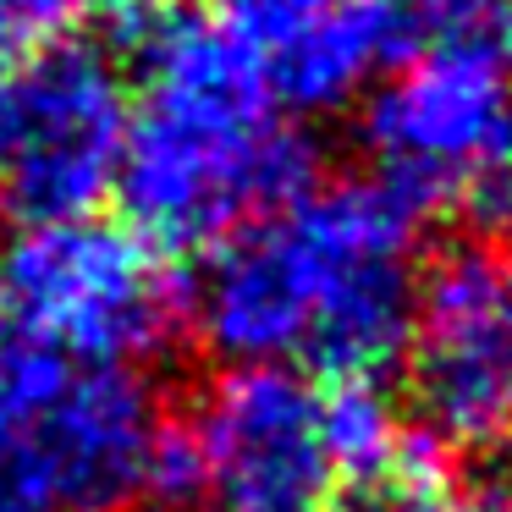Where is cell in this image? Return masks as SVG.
I'll return each mask as SVG.
<instances>
[{
	"instance_id": "obj_1",
	"label": "cell",
	"mask_w": 512,
	"mask_h": 512,
	"mask_svg": "<svg viewBox=\"0 0 512 512\" xmlns=\"http://www.w3.org/2000/svg\"><path fill=\"white\" fill-rule=\"evenodd\" d=\"M419 210L380 177L292 193L210 243L182 314L226 364H314L380 380L408 347Z\"/></svg>"
},
{
	"instance_id": "obj_2",
	"label": "cell",
	"mask_w": 512,
	"mask_h": 512,
	"mask_svg": "<svg viewBox=\"0 0 512 512\" xmlns=\"http://www.w3.org/2000/svg\"><path fill=\"white\" fill-rule=\"evenodd\" d=\"M138 105L116 199L149 248H210L314 182V149L259 89L215 12L138 17Z\"/></svg>"
},
{
	"instance_id": "obj_3",
	"label": "cell",
	"mask_w": 512,
	"mask_h": 512,
	"mask_svg": "<svg viewBox=\"0 0 512 512\" xmlns=\"http://www.w3.org/2000/svg\"><path fill=\"white\" fill-rule=\"evenodd\" d=\"M166 430L133 364H72L0 336V512H122Z\"/></svg>"
},
{
	"instance_id": "obj_4",
	"label": "cell",
	"mask_w": 512,
	"mask_h": 512,
	"mask_svg": "<svg viewBox=\"0 0 512 512\" xmlns=\"http://www.w3.org/2000/svg\"><path fill=\"white\" fill-rule=\"evenodd\" d=\"M380 182L413 210H463L512 232V45L441 39L397 56L364 105Z\"/></svg>"
},
{
	"instance_id": "obj_5",
	"label": "cell",
	"mask_w": 512,
	"mask_h": 512,
	"mask_svg": "<svg viewBox=\"0 0 512 512\" xmlns=\"http://www.w3.org/2000/svg\"><path fill=\"white\" fill-rule=\"evenodd\" d=\"M0 309L17 336L72 364L155 358L182 320L160 248L94 215L17 226L0 254Z\"/></svg>"
},
{
	"instance_id": "obj_6",
	"label": "cell",
	"mask_w": 512,
	"mask_h": 512,
	"mask_svg": "<svg viewBox=\"0 0 512 512\" xmlns=\"http://www.w3.org/2000/svg\"><path fill=\"white\" fill-rule=\"evenodd\" d=\"M127 89L89 45L0 61V215L17 226L94 215L116 188Z\"/></svg>"
},
{
	"instance_id": "obj_7",
	"label": "cell",
	"mask_w": 512,
	"mask_h": 512,
	"mask_svg": "<svg viewBox=\"0 0 512 512\" xmlns=\"http://www.w3.org/2000/svg\"><path fill=\"white\" fill-rule=\"evenodd\" d=\"M408 380L424 430L452 452H512V243L468 237L413 292Z\"/></svg>"
},
{
	"instance_id": "obj_8",
	"label": "cell",
	"mask_w": 512,
	"mask_h": 512,
	"mask_svg": "<svg viewBox=\"0 0 512 512\" xmlns=\"http://www.w3.org/2000/svg\"><path fill=\"white\" fill-rule=\"evenodd\" d=\"M204 501L215 512H325L336 457L325 391L298 364H232L193 413Z\"/></svg>"
},
{
	"instance_id": "obj_9",
	"label": "cell",
	"mask_w": 512,
	"mask_h": 512,
	"mask_svg": "<svg viewBox=\"0 0 512 512\" xmlns=\"http://www.w3.org/2000/svg\"><path fill=\"white\" fill-rule=\"evenodd\" d=\"M210 12L281 116L342 111L408 50L397 0H215Z\"/></svg>"
},
{
	"instance_id": "obj_10",
	"label": "cell",
	"mask_w": 512,
	"mask_h": 512,
	"mask_svg": "<svg viewBox=\"0 0 512 512\" xmlns=\"http://www.w3.org/2000/svg\"><path fill=\"white\" fill-rule=\"evenodd\" d=\"M457 501L463 496H457L441 452L408 435L391 457L358 468V474H342L325 512H457Z\"/></svg>"
},
{
	"instance_id": "obj_11",
	"label": "cell",
	"mask_w": 512,
	"mask_h": 512,
	"mask_svg": "<svg viewBox=\"0 0 512 512\" xmlns=\"http://www.w3.org/2000/svg\"><path fill=\"white\" fill-rule=\"evenodd\" d=\"M325 441H331L336 479H342L391 457L408 441V430H402L397 408L386 402V391L375 380H342L336 391H325Z\"/></svg>"
},
{
	"instance_id": "obj_12",
	"label": "cell",
	"mask_w": 512,
	"mask_h": 512,
	"mask_svg": "<svg viewBox=\"0 0 512 512\" xmlns=\"http://www.w3.org/2000/svg\"><path fill=\"white\" fill-rule=\"evenodd\" d=\"M397 23H402V45L408 50L441 45V39L512 45V0H397Z\"/></svg>"
},
{
	"instance_id": "obj_13",
	"label": "cell",
	"mask_w": 512,
	"mask_h": 512,
	"mask_svg": "<svg viewBox=\"0 0 512 512\" xmlns=\"http://www.w3.org/2000/svg\"><path fill=\"white\" fill-rule=\"evenodd\" d=\"M100 0H0V61H28L72 45Z\"/></svg>"
},
{
	"instance_id": "obj_14",
	"label": "cell",
	"mask_w": 512,
	"mask_h": 512,
	"mask_svg": "<svg viewBox=\"0 0 512 512\" xmlns=\"http://www.w3.org/2000/svg\"><path fill=\"white\" fill-rule=\"evenodd\" d=\"M105 6H116V12H127V17H149V12H160L166 0H105Z\"/></svg>"
},
{
	"instance_id": "obj_15",
	"label": "cell",
	"mask_w": 512,
	"mask_h": 512,
	"mask_svg": "<svg viewBox=\"0 0 512 512\" xmlns=\"http://www.w3.org/2000/svg\"><path fill=\"white\" fill-rule=\"evenodd\" d=\"M496 512H512V501H501V507H496Z\"/></svg>"
}]
</instances>
